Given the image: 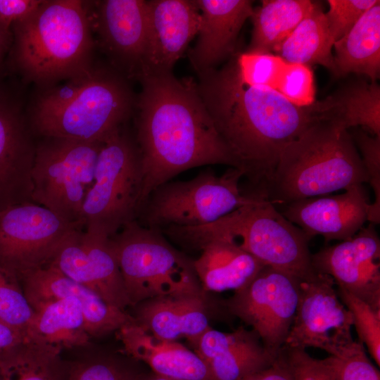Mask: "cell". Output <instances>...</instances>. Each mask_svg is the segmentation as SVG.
Masks as SVG:
<instances>
[{"instance_id":"37","label":"cell","mask_w":380,"mask_h":380,"mask_svg":"<svg viewBox=\"0 0 380 380\" xmlns=\"http://www.w3.org/2000/svg\"><path fill=\"white\" fill-rule=\"evenodd\" d=\"M353 140L361 153L363 166L368 176L374 201L371 203L368 221L374 224L380 222V137L370 135L361 129L350 132Z\"/></svg>"},{"instance_id":"2","label":"cell","mask_w":380,"mask_h":380,"mask_svg":"<svg viewBox=\"0 0 380 380\" xmlns=\"http://www.w3.org/2000/svg\"><path fill=\"white\" fill-rule=\"evenodd\" d=\"M198 79L199 94L239 170L265 194L284 148L317 120L308 107L277 90L244 82L233 56Z\"/></svg>"},{"instance_id":"14","label":"cell","mask_w":380,"mask_h":380,"mask_svg":"<svg viewBox=\"0 0 380 380\" xmlns=\"http://www.w3.org/2000/svg\"><path fill=\"white\" fill-rule=\"evenodd\" d=\"M89 17L96 45L107 62L129 80L138 81L146 45V1H89Z\"/></svg>"},{"instance_id":"40","label":"cell","mask_w":380,"mask_h":380,"mask_svg":"<svg viewBox=\"0 0 380 380\" xmlns=\"http://www.w3.org/2000/svg\"><path fill=\"white\" fill-rule=\"evenodd\" d=\"M282 350L295 380H334L321 360L312 357L305 349L284 346Z\"/></svg>"},{"instance_id":"18","label":"cell","mask_w":380,"mask_h":380,"mask_svg":"<svg viewBox=\"0 0 380 380\" xmlns=\"http://www.w3.org/2000/svg\"><path fill=\"white\" fill-rule=\"evenodd\" d=\"M33 134L20 108L0 98V211L33 202Z\"/></svg>"},{"instance_id":"42","label":"cell","mask_w":380,"mask_h":380,"mask_svg":"<svg viewBox=\"0 0 380 380\" xmlns=\"http://www.w3.org/2000/svg\"><path fill=\"white\" fill-rule=\"evenodd\" d=\"M242 380H295V377L281 348L272 365L246 376Z\"/></svg>"},{"instance_id":"1","label":"cell","mask_w":380,"mask_h":380,"mask_svg":"<svg viewBox=\"0 0 380 380\" xmlns=\"http://www.w3.org/2000/svg\"><path fill=\"white\" fill-rule=\"evenodd\" d=\"M135 141L143 171L142 205L158 186L186 170L221 164L239 169L192 78L172 72L138 80Z\"/></svg>"},{"instance_id":"27","label":"cell","mask_w":380,"mask_h":380,"mask_svg":"<svg viewBox=\"0 0 380 380\" xmlns=\"http://www.w3.org/2000/svg\"><path fill=\"white\" fill-rule=\"evenodd\" d=\"M333 47L336 77L355 73L376 82L380 72V1Z\"/></svg>"},{"instance_id":"38","label":"cell","mask_w":380,"mask_h":380,"mask_svg":"<svg viewBox=\"0 0 380 380\" xmlns=\"http://www.w3.org/2000/svg\"><path fill=\"white\" fill-rule=\"evenodd\" d=\"M378 1L379 0L327 1L329 9L324 14L329 32L334 43L346 35Z\"/></svg>"},{"instance_id":"8","label":"cell","mask_w":380,"mask_h":380,"mask_svg":"<svg viewBox=\"0 0 380 380\" xmlns=\"http://www.w3.org/2000/svg\"><path fill=\"white\" fill-rule=\"evenodd\" d=\"M124 127L104 141L82 206L85 232L106 238L136 220L142 205L141 154L135 138Z\"/></svg>"},{"instance_id":"33","label":"cell","mask_w":380,"mask_h":380,"mask_svg":"<svg viewBox=\"0 0 380 380\" xmlns=\"http://www.w3.org/2000/svg\"><path fill=\"white\" fill-rule=\"evenodd\" d=\"M233 58L237 72L244 82L275 90L286 63L276 54L248 51L236 52Z\"/></svg>"},{"instance_id":"41","label":"cell","mask_w":380,"mask_h":380,"mask_svg":"<svg viewBox=\"0 0 380 380\" xmlns=\"http://www.w3.org/2000/svg\"><path fill=\"white\" fill-rule=\"evenodd\" d=\"M43 0H0V25L10 30L11 26L34 11Z\"/></svg>"},{"instance_id":"28","label":"cell","mask_w":380,"mask_h":380,"mask_svg":"<svg viewBox=\"0 0 380 380\" xmlns=\"http://www.w3.org/2000/svg\"><path fill=\"white\" fill-rule=\"evenodd\" d=\"M316 4L310 0L262 1L250 18L253 31L246 51L275 53Z\"/></svg>"},{"instance_id":"19","label":"cell","mask_w":380,"mask_h":380,"mask_svg":"<svg viewBox=\"0 0 380 380\" xmlns=\"http://www.w3.org/2000/svg\"><path fill=\"white\" fill-rule=\"evenodd\" d=\"M20 285L30 306L63 298L77 300L91 337L104 336L137 322L125 310L110 305L94 291L67 277L51 265L28 274Z\"/></svg>"},{"instance_id":"23","label":"cell","mask_w":380,"mask_h":380,"mask_svg":"<svg viewBox=\"0 0 380 380\" xmlns=\"http://www.w3.org/2000/svg\"><path fill=\"white\" fill-rule=\"evenodd\" d=\"M137 305V323L161 339L191 342L210 327L203 296H162Z\"/></svg>"},{"instance_id":"29","label":"cell","mask_w":380,"mask_h":380,"mask_svg":"<svg viewBox=\"0 0 380 380\" xmlns=\"http://www.w3.org/2000/svg\"><path fill=\"white\" fill-rule=\"evenodd\" d=\"M325 14L319 4L298 24L275 54L286 63L311 66L319 65L336 77L332 48Z\"/></svg>"},{"instance_id":"32","label":"cell","mask_w":380,"mask_h":380,"mask_svg":"<svg viewBox=\"0 0 380 380\" xmlns=\"http://www.w3.org/2000/svg\"><path fill=\"white\" fill-rule=\"evenodd\" d=\"M321 362L334 380H380L379 371L360 341H352Z\"/></svg>"},{"instance_id":"13","label":"cell","mask_w":380,"mask_h":380,"mask_svg":"<svg viewBox=\"0 0 380 380\" xmlns=\"http://www.w3.org/2000/svg\"><path fill=\"white\" fill-rule=\"evenodd\" d=\"M334 284L331 277L317 272L300 280L298 305L284 346L313 347L332 355L354 340L352 315Z\"/></svg>"},{"instance_id":"24","label":"cell","mask_w":380,"mask_h":380,"mask_svg":"<svg viewBox=\"0 0 380 380\" xmlns=\"http://www.w3.org/2000/svg\"><path fill=\"white\" fill-rule=\"evenodd\" d=\"M308 108L317 120L347 130L362 126L380 137V87L376 82H348Z\"/></svg>"},{"instance_id":"21","label":"cell","mask_w":380,"mask_h":380,"mask_svg":"<svg viewBox=\"0 0 380 380\" xmlns=\"http://www.w3.org/2000/svg\"><path fill=\"white\" fill-rule=\"evenodd\" d=\"M195 1L200 25L196 43L188 56L198 75L218 68L236 52L239 34L253 7L248 0Z\"/></svg>"},{"instance_id":"16","label":"cell","mask_w":380,"mask_h":380,"mask_svg":"<svg viewBox=\"0 0 380 380\" xmlns=\"http://www.w3.org/2000/svg\"><path fill=\"white\" fill-rule=\"evenodd\" d=\"M370 205L363 184H355L341 194L293 201L279 211L310 241L322 236L327 242L343 241L354 236L368 221Z\"/></svg>"},{"instance_id":"45","label":"cell","mask_w":380,"mask_h":380,"mask_svg":"<svg viewBox=\"0 0 380 380\" xmlns=\"http://www.w3.org/2000/svg\"><path fill=\"white\" fill-rule=\"evenodd\" d=\"M136 380H175L164 376H159L158 374L151 372L148 374H138Z\"/></svg>"},{"instance_id":"26","label":"cell","mask_w":380,"mask_h":380,"mask_svg":"<svg viewBox=\"0 0 380 380\" xmlns=\"http://www.w3.org/2000/svg\"><path fill=\"white\" fill-rule=\"evenodd\" d=\"M34 315L27 338L60 350L87 346V332L82 308L77 300L63 298L32 305Z\"/></svg>"},{"instance_id":"35","label":"cell","mask_w":380,"mask_h":380,"mask_svg":"<svg viewBox=\"0 0 380 380\" xmlns=\"http://www.w3.org/2000/svg\"><path fill=\"white\" fill-rule=\"evenodd\" d=\"M34 315L20 284L0 267V321L27 337Z\"/></svg>"},{"instance_id":"15","label":"cell","mask_w":380,"mask_h":380,"mask_svg":"<svg viewBox=\"0 0 380 380\" xmlns=\"http://www.w3.org/2000/svg\"><path fill=\"white\" fill-rule=\"evenodd\" d=\"M380 241L369 223L351 239L312 254L315 270L331 277L338 288L380 310Z\"/></svg>"},{"instance_id":"11","label":"cell","mask_w":380,"mask_h":380,"mask_svg":"<svg viewBox=\"0 0 380 380\" xmlns=\"http://www.w3.org/2000/svg\"><path fill=\"white\" fill-rule=\"evenodd\" d=\"M80 224L69 222L34 202L0 211V267L20 284L47 266Z\"/></svg>"},{"instance_id":"36","label":"cell","mask_w":380,"mask_h":380,"mask_svg":"<svg viewBox=\"0 0 380 380\" xmlns=\"http://www.w3.org/2000/svg\"><path fill=\"white\" fill-rule=\"evenodd\" d=\"M276 90L298 107L312 105L316 101L312 70L305 65L286 63Z\"/></svg>"},{"instance_id":"43","label":"cell","mask_w":380,"mask_h":380,"mask_svg":"<svg viewBox=\"0 0 380 380\" xmlns=\"http://www.w3.org/2000/svg\"><path fill=\"white\" fill-rule=\"evenodd\" d=\"M27 337L0 321V353L17 345Z\"/></svg>"},{"instance_id":"4","label":"cell","mask_w":380,"mask_h":380,"mask_svg":"<svg viewBox=\"0 0 380 380\" xmlns=\"http://www.w3.org/2000/svg\"><path fill=\"white\" fill-rule=\"evenodd\" d=\"M11 29L14 66L39 89L79 75L94 61L89 1L43 0Z\"/></svg>"},{"instance_id":"46","label":"cell","mask_w":380,"mask_h":380,"mask_svg":"<svg viewBox=\"0 0 380 380\" xmlns=\"http://www.w3.org/2000/svg\"><path fill=\"white\" fill-rule=\"evenodd\" d=\"M0 380H3L1 373H0Z\"/></svg>"},{"instance_id":"5","label":"cell","mask_w":380,"mask_h":380,"mask_svg":"<svg viewBox=\"0 0 380 380\" xmlns=\"http://www.w3.org/2000/svg\"><path fill=\"white\" fill-rule=\"evenodd\" d=\"M368 183L349 130L317 120L282 151L265 196L275 207Z\"/></svg>"},{"instance_id":"17","label":"cell","mask_w":380,"mask_h":380,"mask_svg":"<svg viewBox=\"0 0 380 380\" xmlns=\"http://www.w3.org/2000/svg\"><path fill=\"white\" fill-rule=\"evenodd\" d=\"M146 9V45L140 78L172 72L175 63L197 35L201 19L195 0H149Z\"/></svg>"},{"instance_id":"44","label":"cell","mask_w":380,"mask_h":380,"mask_svg":"<svg viewBox=\"0 0 380 380\" xmlns=\"http://www.w3.org/2000/svg\"><path fill=\"white\" fill-rule=\"evenodd\" d=\"M12 39V32L0 25V59L9 48Z\"/></svg>"},{"instance_id":"39","label":"cell","mask_w":380,"mask_h":380,"mask_svg":"<svg viewBox=\"0 0 380 380\" xmlns=\"http://www.w3.org/2000/svg\"><path fill=\"white\" fill-rule=\"evenodd\" d=\"M137 376L115 360L90 359L68 362L65 380H136Z\"/></svg>"},{"instance_id":"9","label":"cell","mask_w":380,"mask_h":380,"mask_svg":"<svg viewBox=\"0 0 380 380\" xmlns=\"http://www.w3.org/2000/svg\"><path fill=\"white\" fill-rule=\"evenodd\" d=\"M243 177L240 170L230 167L220 176L207 170L189 180L167 182L149 194L137 220L156 229L213 222L258 195L242 193L239 182Z\"/></svg>"},{"instance_id":"34","label":"cell","mask_w":380,"mask_h":380,"mask_svg":"<svg viewBox=\"0 0 380 380\" xmlns=\"http://www.w3.org/2000/svg\"><path fill=\"white\" fill-rule=\"evenodd\" d=\"M337 293L341 302L350 311L359 341L365 344L368 352L380 365V310L372 308L348 291L338 288Z\"/></svg>"},{"instance_id":"30","label":"cell","mask_w":380,"mask_h":380,"mask_svg":"<svg viewBox=\"0 0 380 380\" xmlns=\"http://www.w3.org/2000/svg\"><path fill=\"white\" fill-rule=\"evenodd\" d=\"M51 346L27 338L0 353L3 380H65L68 362Z\"/></svg>"},{"instance_id":"6","label":"cell","mask_w":380,"mask_h":380,"mask_svg":"<svg viewBox=\"0 0 380 380\" xmlns=\"http://www.w3.org/2000/svg\"><path fill=\"white\" fill-rule=\"evenodd\" d=\"M164 233L198 250L213 241L234 243L265 266L300 280L317 273L308 238L262 194L213 222L191 227L169 226Z\"/></svg>"},{"instance_id":"3","label":"cell","mask_w":380,"mask_h":380,"mask_svg":"<svg viewBox=\"0 0 380 380\" xmlns=\"http://www.w3.org/2000/svg\"><path fill=\"white\" fill-rule=\"evenodd\" d=\"M65 81L39 89L28 116L34 134L103 141L124 126L135 110L131 81L108 62L94 61Z\"/></svg>"},{"instance_id":"31","label":"cell","mask_w":380,"mask_h":380,"mask_svg":"<svg viewBox=\"0 0 380 380\" xmlns=\"http://www.w3.org/2000/svg\"><path fill=\"white\" fill-rule=\"evenodd\" d=\"M91 279V289L108 304L125 310L131 305L109 238L87 232L80 233Z\"/></svg>"},{"instance_id":"12","label":"cell","mask_w":380,"mask_h":380,"mask_svg":"<svg viewBox=\"0 0 380 380\" xmlns=\"http://www.w3.org/2000/svg\"><path fill=\"white\" fill-rule=\"evenodd\" d=\"M300 279L264 266L243 289L226 302L228 311L255 331L277 357L285 344L296 313Z\"/></svg>"},{"instance_id":"20","label":"cell","mask_w":380,"mask_h":380,"mask_svg":"<svg viewBox=\"0 0 380 380\" xmlns=\"http://www.w3.org/2000/svg\"><path fill=\"white\" fill-rule=\"evenodd\" d=\"M205 363L210 380H242L272 365L277 357L253 330L239 327L222 332L211 327L189 342Z\"/></svg>"},{"instance_id":"22","label":"cell","mask_w":380,"mask_h":380,"mask_svg":"<svg viewBox=\"0 0 380 380\" xmlns=\"http://www.w3.org/2000/svg\"><path fill=\"white\" fill-rule=\"evenodd\" d=\"M125 353L156 374L175 380H210L199 356L177 341L156 337L137 322L116 331Z\"/></svg>"},{"instance_id":"7","label":"cell","mask_w":380,"mask_h":380,"mask_svg":"<svg viewBox=\"0 0 380 380\" xmlns=\"http://www.w3.org/2000/svg\"><path fill=\"white\" fill-rule=\"evenodd\" d=\"M109 241L131 305L162 296H203L194 260L172 246L159 229L136 220Z\"/></svg>"},{"instance_id":"10","label":"cell","mask_w":380,"mask_h":380,"mask_svg":"<svg viewBox=\"0 0 380 380\" xmlns=\"http://www.w3.org/2000/svg\"><path fill=\"white\" fill-rule=\"evenodd\" d=\"M103 143L42 137L35 147L33 202L83 227L82 206L93 184Z\"/></svg>"},{"instance_id":"25","label":"cell","mask_w":380,"mask_h":380,"mask_svg":"<svg viewBox=\"0 0 380 380\" xmlns=\"http://www.w3.org/2000/svg\"><path fill=\"white\" fill-rule=\"evenodd\" d=\"M194 266L203 291L240 290L265 266L236 244L213 241L205 245Z\"/></svg>"}]
</instances>
